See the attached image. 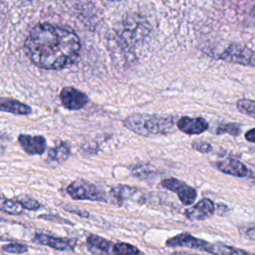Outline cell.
I'll return each mask as SVG.
<instances>
[{"label": "cell", "instance_id": "6da1fadb", "mask_svg": "<svg viewBox=\"0 0 255 255\" xmlns=\"http://www.w3.org/2000/svg\"><path fill=\"white\" fill-rule=\"evenodd\" d=\"M24 47L28 58L37 67L59 70L77 60L81 42L72 30L43 23L30 31Z\"/></svg>", "mask_w": 255, "mask_h": 255}, {"label": "cell", "instance_id": "7a4b0ae2", "mask_svg": "<svg viewBox=\"0 0 255 255\" xmlns=\"http://www.w3.org/2000/svg\"><path fill=\"white\" fill-rule=\"evenodd\" d=\"M124 125L129 130L142 136L168 134L175 130L172 118L150 114H131L126 118Z\"/></svg>", "mask_w": 255, "mask_h": 255}, {"label": "cell", "instance_id": "3957f363", "mask_svg": "<svg viewBox=\"0 0 255 255\" xmlns=\"http://www.w3.org/2000/svg\"><path fill=\"white\" fill-rule=\"evenodd\" d=\"M165 244L168 247H184L212 254L220 253V244H212L203 239L196 238L189 233H180L175 235L169 238Z\"/></svg>", "mask_w": 255, "mask_h": 255}, {"label": "cell", "instance_id": "277c9868", "mask_svg": "<svg viewBox=\"0 0 255 255\" xmlns=\"http://www.w3.org/2000/svg\"><path fill=\"white\" fill-rule=\"evenodd\" d=\"M218 58L228 63L255 67V51L241 44H230L218 55Z\"/></svg>", "mask_w": 255, "mask_h": 255}, {"label": "cell", "instance_id": "5b68a950", "mask_svg": "<svg viewBox=\"0 0 255 255\" xmlns=\"http://www.w3.org/2000/svg\"><path fill=\"white\" fill-rule=\"evenodd\" d=\"M67 192L74 199L93 201L105 200V194L103 191L95 184L85 180L73 181L70 185H68Z\"/></svg>", "mask_w": 255, "mask_h": 255}, {"label": "cell", "instance_id": "8992f818", "mask_svg": "<svg viewBox=\"0 0 255 255\" xmlns=\"http://www.w3.org/2000/svg\"><path fill=\"white\" fill-rule=\"evenodd\" d=\"M160 185L165 189L175 192L183 205H191L197 197V192L193 187L177 178H165L161 180Z\"/></svg>", "mask_w": 255, "mask_h": 255}, {"label": "cell", "instance_id": "52a82bcc", "mask_svg": "<svg viewBox=\"0 0 255 255\" xmlns=\"http://www.w3.org/2000/svg\"><path fill=\"white\" fill-rule=\"evenodd\" d=\"M60 100L66 109L73 111L84 108L89 102V98L85 93L73 87L63 88L60 92Z\"/></svg>", "mask_w": 255, "mask_h": 255}, {"label": "cell", "instance_id": "ba28073f", "mask_svg": "<svg viewBox=\"0 0 255 255\" xmlns=\"http://www.w3.org/2000/svg\"><path fill=\"white\" fill-rule=\"evenodd\" d=\"M176 127L186 134H199L207 130L208 123L203 118H190L185 116L177 121Z\"/></svg>", "mask_w": 255, "mask_h": 255}, {"label": "cell", "instance_id": "9c48e42d", "mask_svg": "<svg viewBox=\"0 0 255 255\" xmlns=\"http://www.w3.org/2000/svg\"><path fill=\"white\" fill-rule=\"evenodd\" d=\"M18 141L28 154H42L46 149V138L42 135L22 133L18 136Z\"/></svg>", "mask_w": 255, "mask_h": 255}, {"label": "cell", "instance_id": "30bf717a", "mask_svg": "<svg viewBox=\"0 0 255 255\" xmlns=\"http://www.w3.org/2000/svg\"><path fill=\"white\" fill-rule=\"evenodd\" d=\"M33 241L40 245L49 246L51 248L61 250V251L72 250L75 245L74 240L59 238V237H55V236H51V235H47V234H43V233L36 234L34 236Z\"/></svg>", "mask_w": 255, "mask_h": 255}, {"label": "cell", "instance_id": "8fae6325", "mask_svg": "<svg viewBox=\"0 0 255 255\" xmlns=\"http://www.w3.org/2000/svg\"><path fill=\"white\" fill-rule=\"evenodd\" d=\"M215 166L218 170L236 177H245L250 174L248 167L241 161L234 158L220 160L215 163Z\"/></svg>", "mask_w": 255, "mask_h": 255}, {"label": "cell", "instance_id": "7c38bea8", "mask_svg": "<svg viewBox=\"0 0 255 255\" xmlns=\"http://www.w3.org/2000/svg\"><path fill=\"white\" fill-rule=\"evenodd\" d=\"M215 210V206L212 200L204 198L197 202L191 208L185 210V214L189 219L192 220H203L210 217Z\"/></svg>", "mask_w": 255, "mask_h": 255}, {"label": "cell", "instance_id": "4fadbf2b", "mask_svg": "<svg viewBox=\"0 0 255 255\" xmlns=\"http://www.w3.org/2000/svg\"><path fill=\"white\" fill-rule=\"evenodd\" d=\"M0 112H6L14 115H28L32 110L29 106L17 100L0 97Z\"/></svg>", "mask_w": 255, "mask_h": 255}, {"label": "cell", "instance_id": "5bb4252c", "mask_svg": "<svg viewBox=\"0 0 255 255\" xmlns=\"http://www.w3.org/2000/svg\"><path fill=\"white\" fill-rule=\"evenodd\" d=\"M87 245L93 253H113V243L98 235H90L87 239Z\"/></svg>", "mask_w": 255, "mask_h": 255}, {"label": "cell", "instance_id": "9a60e30c", "mask_svg": "<svg viewBox=\"0 0 255 255\" xmlns=\"http://www.w3.org/2000/svg\"><path fill=\"white\" fill-rule=\"evenodd\" d=\"M70 155V147L66 142H61L51 148L48 152L47 161L51 165H57L65 161Z\"/></svg>", "mask_w": 255, "mask_h": 255}, {"label": "cell", "instance_id": "2e32d148", "mask_svg": "<svg viewBox=\"0 0 255 255\" xmlns=\"http://www.w3.org/2000/svg\"><path fill=\"white\" fill-rule=\"evenodd\" d=\"M0 210L9 214L18 215L22 213L23 206L17 200L9 199L6 196L0 194Z\"/></svg>", "mask_w": 255, "mask_h": 255}, {"label": "cell", "instance_id": "e0dca14e", "mask_svg": "<svg viewBox=\"0 0 255 255\" xmlns=\"http://www.w3.org/2000/svg\"><path fill=\"white\" fill-rule=\"evenodd\" d=\"M236 108L240 113L255 118V101L249 99H241L237 101Z\"/></svg>", "mask_w": 255, "mask_h": 255}, {"label": "cell", "instance_id": "ac0fdd59", "mask_svg": "<svg viewBox=\"0 0 255 255\" xmlns=\"http://www.w3.org/2000/svg\"><path fill=\"white\" fill-rule=\"evenodd\" d=\"M241 132L240 125L236 123H227V124H221L218 126L216 129L217 134H222V133H228L231 135H238Z\"/></svg>", "mask_w": 255, "mask_h": 255}, {"label": "cell", "instance_id": "d6986e66", "mask_svg": "<svg viewBox=\"0 0 255 255\" xmlns=\"http://www.w3.org/2000/svg\"><path fill=\"white\" fill-rule=\"evenodd\" d=\"M140 251L133 245L128 244V243H117L113 246V254H138Z\"/></svg>", "mask_w": 255, "mask_h": 255}, {"label": "cell", "instance_id": "ffe728a7", "mask_svg": "<svg viewBox=\"0 0 255 255\" xmlns=\"http://www.w3.org/2000/svg\"><path fill=\"white\" fill-rule=\"evenodd\" d=\"M16 200L23 206V208H26L29 210H36L40 208V203L30 196L19 195L16 197Z\"/></svg>", "mask_w": 255, "mask_h": 255}, {"label": "cell", "instance_id": "44dd1931", "mask_svg": "<svg viewBox=\"0 0 255 255\" xmlns=\"http://www.w3.org/2000/svg\"><path fill=\"white\" fill-rule=\"evenodd\" d=\"M2 250L4 252L12 253V254H22L28 251V247L19 243H10L2 246Z\"/></svg>", "mask_w": 255, "mask_h": 255}, {"label": "cell", "instance_id": "7402d4cb", "mask_svg": "<svg viewBox=\"0 0 255 255\" xmlns=\"http://www.w3.org/2000/svg\"><path fill=\"white\" fill-rule=\"evenodd\" d=\"M192 147L202 153H207L212 149V145L205 141H194L192 143Z\"/></svg>", "mask_w": 255, "mask_h": 255}, {"label": "cell", "instance_id": "603a6c76", "mask_svg": "<svg viewBox=\"0 0 255 255\" xmlns=\"http://www.w3.org/2000/svg\"><path fill=\"white\" fill-rule=\"evenodd\" d=\"M245 138H246L248 141H251V142H254V143H255V128L249 129L248 131H246V133H245Z\"/></svg>", "mask_w": 255, "mask_h": 255}, {"label": "cell", "instance_id": "cb8c5ba5", "mask_svg": "<svg viewBox=\"0 0 255 255\" xmlns=\"http://www.w3.org/2000/svg\"><path fill=\"white\" fill-rule=\"evenodd\" d=\"M246 235H247L250 239L255 240V227L249 228V229L246 231Z\"/></svg>", "mask_w": 255, "mask_h": 255}, {"label": "cell", "instance_id": "d4e9b609", "mask_svg": "<svg viewBox=\"0 0 255 255\" xmlns=\"http://www.w3.org/2000/svg\"><path fill=\"white\" fill-rule=\"evenodd\" d=\"M112 1H118V0H112Z\"/></svg>", "mask_w": 255, "mask_h": 255}]
</instances>
